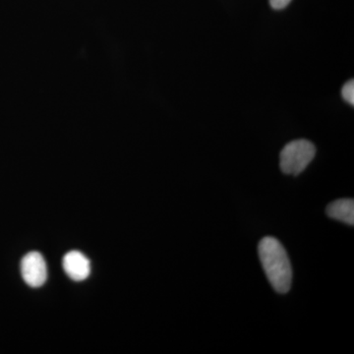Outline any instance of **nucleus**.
Returning a JSON list of instances; mask_svg holds the SVG:
<instances>
[{
	"label": "nucleus",
	"mask_w": 354,
	"mask_h": 354,
	"mask_svg": "<svg viewBox=\"0 0 354 354\" xmlns=\"http://www.w3.org/2000/svg\"><path fill=\"white\" fill-rule=\"evenodd\" d=\"M263 269L277 292H288L292 283V269L285 247L274 237H264L258 246Z\"/></svg>",
	"instance_id": "obj_1"
},
{
	"label": "nucleus",
	"mask_w": 354,
	"mask_h": 354,
	"mask_svg": "<svg viewBox=\"0 0 354 354\" xmlns=\"http://www.w3.org/2000/svg\"><path fill=\"white\" fill-rule=\"evenodd\" d=\"M316 155V148L308 140H295L286 144L279 156V167L286 174L298 176L308 167Z\"/></svg>",
	"instance_id": "obj_2"
},
{
	"label": "nucleus",
	"mask_w": 354,
	"mask_h": 354,
	"mask_svg": "<svg viewBox=\"0 0 354 354\" xmlns=\"http://www.w3.org/2000/svg\"><path fill=\"white\" fill-rule=\"evenodd\" d=\"M21 274L28 286L39 288L48 279V268L43 255L39 252L26 254L21 262Z\"/></svg>",
	"instance_id": "obj_3"
},
{
	"label": "nucleus",
	"mask_w": 354,
	"mask_h": 354,
	"mask_svg": "<svg viewBox=\"0 0 354 354\" xmlns=\"http://www.w3.org/2000/svg\"><path fill=\"white\" fill-rule=\"evenodd\" d=\"M64 269L70 279L84 281L90 276V260L80 251H70L64 256Z\"/></svg>",
	"instance_id": "obj_4"
},
{
	"label": "nucleus",
	"mask_w": 354,
	"mask_h": 354,
	"mask_svg": "<svg viewBox=\"0 0 354 354\" xmlns=\"http://www.w3.org/2000/svg\"><path fill=\"white\" fill-rule=\"evenodd\" d=\"M326 213L330 218L342 221L346 225H354V201L353 199H339L330 203L326 209Z\"/></svg>",
	"instance_id": "obj_5"
},
{
	"label": "nucleus",
	"mask_w": 354,
	"mask_h": 354,
	"mask_svg": "<svg viewBox=\"0 0 354 354\" xmlns=\"http://www.w3.org/2000/svg\"><path fill=\"white\" fill-rule=\"evenodd\" d=\"M342 97L344 101L348 102L349 104H354V82L353 80H349L348 82L344 84L342 90Z\"/></svg>",
	"instance_id": "obj_6"
},
{
	"label": "nucleus",
	"mask_w": 354,
	"mask_h": 354,
	"mask_svg": "<svg viewBox=\"0 0 354 354\" xmlns=\"http://www.w3.org/2000/svg\"><path fill=\"white\" fill-rule=\"evenodd\" d=\"M291 0H270V4L276 10L286 8L290 3Z\"/></svg>",
	"instance_id": "obj_7"
}]
</instances>
